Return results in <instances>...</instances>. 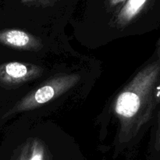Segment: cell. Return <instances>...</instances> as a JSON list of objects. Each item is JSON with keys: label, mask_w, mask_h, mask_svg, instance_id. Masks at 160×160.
<instances>
[{"label": "cell", "mask_w": 160, "mask_h": 160, "mask_svg": "<svg viewBox=\"0 0 160 160\" xmlns=\"http://www.w3.org/2000/svg\"><path fill=\"white\" fill-rule=\"evenodd\" d=\"M54 95L55 91L53 88L51 86H44L35 92L34 99L39 104H43L51 100Z\"/></svg>", "instance_id": "4"}, {"label": "cell", "mask_w": 160, "mask_h": 160, "mask_svg": "<svg viewBox=\"0 0 160 160\" xmlns=\"http://www.w3.org/2000/svg\"><path fill=\"white\" fill-rule=\"evenodd\" d=\"M142 104L139 95L134 92H123L119 96L116 104V111L124 117L131 118L138 112Z\"/></svg>", "instance_id": "1"}, {"label": "cell", "mask_w": 160, "mask_h": 160, "mask_svg": "<svg viewBox=\"0 0 160 160\" xmlns=\"http://www.w3.org/2000/svg\"><path fill=\"white\" fill-rule=\"evenodd\" d=\"M159 143H160V128H159Z\"/></svg>", "instance_id": "7"}, {"label": "cell", "mask_w": 160, "mask_h": 160, "mask_svg": "<svg viewBox=\"0 0 160 160\" xmlns=\"http://www.w3.org/2000/svg\"><path fill=\"white\" fill-rule=\"evenodd\" d=\"M28 73V69L26 66L17 62H9L4 66L1 71L2 78H12V79H18L23 78Z\"/></svg>", "instance_id": "3"}, {"label": "cell", "mask_w": 160, "mask_h": 160, "mask_svg": "<svg viewBox=\"0 0 160 160\" xmlns=\"http://www.w3.org/2000/svg\"><path fill=\"white\" fill-rule=\"evenodd\" d=\"M31 160H41V157L39 156H36L34 157H33V159Z\"/></svg>", "instance_id": "6"}, {"label": "cell", "mask_w": 160, "mask_h": 160, "mask_svg": "<svg viewBox=\"0 0 160 160\" xmlns=\"http://www.w3.org/2000/svg\"><path fill=\"white\" fill-rule=\"evenodd\" d=\"M29 41V36L23 31L11 30L0 33V42L11 46L23 47Z\"/></svg>", "instance_id": "2"}, {"label": "cell", "mask_w": 160, "mask_h": 160, "mask_svg": "<svg viewBox=\"0 0 160 160\" xmlns=\"http://www.w3.org/2000/svg\"><path fill=\"white\" fill-rule=\"evenodd\" d=\"M146 0H130L127 6V15L131 17L138 12Z\"/></svg>", "instance_id": "5"}]
</instances>
